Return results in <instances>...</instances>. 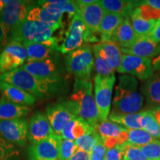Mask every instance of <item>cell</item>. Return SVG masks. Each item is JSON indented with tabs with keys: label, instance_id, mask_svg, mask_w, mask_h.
Here are the masks:
<instances>
[{
	"label": "cell",
	"instance_id": "cell-1",
	"mask_svg": "<svg viewBox=\"0 0 160 160\" xmlns=\"http://www.w3.org/2000/svg\"><path fill=\"white\" fill-rule=\"evenodd\" d=\"M0 80L14 85L39 99L51 97L63 86V77L40 78L32 75L21 68L0 74Z\"/></svg>",
	"mask_w": 160,
	"mask_h": 160
},
{
	"label": "cell",
	"instance_id": "cell-2",
	"mask_svg": "<svg viewBox=\"0 0 160 160\" xmlns=\"http://www.w3.org/2000/svg\"><path fill=\"white\" fill-rule=\"evenodd\" d=\"M61 27L58 25H49L40 22L25 19L12 30L8 43L11 42H31L43 43L54 48L57 51L59 40L53 37V32Z\"/></svg>",
	"mask_w": 160,
	"mask_h": 160
},
{
	"label": "cell",
	"instance_id": "cell-3",
	"mask_svg": "<svg viewBox=\"0 0 160 160\" xmlns=\"http://www.w3.org/2000/svg\"><path fill=\"white\" fill-rule=\"evenodd\" d=\"M144 97L138 91V82L128 74L120 75L115 88L112 111L121 113H139L143 106Z\"/></svg>",
	"mask_w": 160,
	"mask_h": 160
},
{
	"label": "cell",
	"instance_id": "cell-4",
	"mask_svg": "<svg viewBox=\"0 0 160 160\" xmlns=\"http://www.w3.org/2000/svg\"><path fill=\"white\" fill-rule=\"evenodd\" d=\"M71 100L79 106V117L92 127H97L100 121L91 80L75 79Z\"/></svg>",
	"mask_w": 160,
	"mask_h": 160
},
{
	"label": "cell",
	"instance_id": "cell-5",
	"mask_svg": "<svg viewBox=\"0 0 160 160\" xmlns=\"http://www.w3.org/2000/svg\"><path fill=\"white\" fill-rule=\"evenodd\" d=\"M94 61L91 48L87 45H82L66 56V69L75 76V79L91 80Z\"/></svg>",
	"mask_w": 160,
	"mask_h": 160
},
{
	"label": "cell",
	"instance_id": "cell-6",
	"mask_svg": "<svg viewBox=\"0 0 160 160\" xmlns=\"http://www.w3.org/2000/svg\"><path fill=\"white\" fill-rule=\"evenodd\" d=\"M46 116L53 134L61 136L65 126L72 119L79 117V106L72 100L52 104L46 109Z\"/></svg>",
	"mask_w": 160,
	"mask_h": 160
},
{
	"label": "cell",
	"instance_id": "cell-7",
	"mask_svg": "<svg viewBox=\"0 0 160 160\" xmlns=\"http://www.w3.org/2000/svg\"><path fill=\"white\" fill-rule=\"evenodd\" d=\"M115 82V74L108 77L97 74L94 78V97L99 111L100 122L108 119L111 112L112 93Z\"/></svg>",
	"mask_w": 160,
	"mask_h": 160
},
{
	"label": "cell",
	"instance_id": "cell-8",
	"mask_svg": "<svg viewBox=\"0 0 160 160\" xmlns=\"http://www.w3.org/2000/svg\"><path fill=\"white\" fill-rule=\"evenodd\" d=\"M31 8L28 2L5 0V7L0 12V20L3 31L8 39L12 30L27 19Z\"/></svg>",
	"mask_w": 160,
	"mask_h": 160
},
{
	"label": "cell",
	"instance_id": "cell-9",
	"mask_svg": "<svg viewBox=\"0 0 160 160\" xmlns=\"http://www.w3.org/2000/svg\"><path fill=\"white\" fill-rule=\"evenodd\" d=\"M28 59V53L22 43L11 42L0 53V74L22 67Z\"/></svg>",
	"mask_w": 160,
	"mask_h": 160
},
{
	"label": "cell",
	"instance_id": "cell-10",
	"mask_svg": "<svg viewBox=\"0 0 160 160\" xmlns=\"http://www.w3.org/2000/svg\"><path fill=\"white\" fill-rule=\"evenodd\" d=\"M87 28L79 16L75 15L72 18L70 25L65 32L62 42L57 47V51L62 53L70 52L79 48L85 42V37Z\"/></svg>",
	"mask_w": 160,
	"mask_h": 160
},
{
	"label": "cell",
	"instance_id": "cell-11",
	"mask_svg": "<svg viewBox=\"0 0 160 160\" xmlns=\"http://www.w3.org/2000/svg\"><path fill=\"white\" fill-rule=\"evenodd\" d=\"M20 68L40 78L62 77L65 73L62 64L56 55L40 61L25 62Z\"/></svg>",
	"mask_w": 160,
	"mask_h": 160
},
{
	"label": "cell",
	"instance_id": "cell-12",
	"mask_svg": "<svg viewBox=\"0 0 160 160\" xmlns=\"http://www.w3.org/2000/svg\"><path fill=\"white\" fill-rule=\"evenodd\" d=\"M153 71L151 59L123 53L120 73H128L141 80H148L153 77Z\"/></svg>",
	"mask_w": 160,
	"mask_h": 160
},
{
	"label": "cell",
	"instance_id": "cell-13",
	"mask_svg": "<svg viewBox=\"0 0 160 160\" xmlns=\"http://www.w3.org/2000/svg\"><path fill=\"white\" fill-rule=\"evenodd\" d=\"M95 128L107 150L125 144L128 140V130L109 119L99 122Z\"/></svg>",
	"mask_w": 160,
	"mask_h": 160
},
{
	"label": "cell",
	"instance_id": "cell-14",
	"mask_svg": "<svg viewBox=\"0 0 160 160\" xmlns=\"http://www.w3.org/2000/svg\"><path fill=\"white\" fill-rule=\"evenodd\" d=\"M28 122L24 119L0 120V136L13 145L22 147L27 142Z\"/></svg>",
	"mask_w": 160,
	"mask_h": 160
},
{
	"label": "cell",
	"instance_id": "cell-15",
	"mask_svg": "<svg viewBox=\"0 0 160 160\" xmlns=\"http://www.w3.org/2000/svg\"><path fill=\"white\" fill-rule=\"evenodd\" d=\"M61 136L53 134L28 149V160H59V146Z\"/></svg>",
	"mask_w": 160,
	"mask_h": 160
},
{
	"label": "cell",
	"instance_id": "cell-16",
	"mask_svg": "<svg viewBox=\"0 0 160 160\" xmlns=\"http://www.w3.org/2000/svg\"><path fill=\"white\" fill-rule=\"evenodd\" d=\"M53 134V129L46 114L42 112H37L31 118L28 122L27 136L31 144L43 141Z\"/></svg>",
	"mask_w": 160,
	"mask_h": 160
},
{
	"label": "cell",
	"instance_id": "cell-17",
	"mask_svg": "<svg viewBox=\"0 0 160 160\" xmlns=\"http://www.w3.org/2000/svg\"><path fill=\"white\" fill-rule=\"evenodd\" d=\"M104 14L105 11L100 5L99 0L88 5H81L78 4L77 15L82 20L88 33H95L96 32H99Z\"/></svg>",
	"mask_w": 160,
	"mask_h": 160
},
{
	"label": "cell",
	"instance_id": "cell-18",
	"mask_svg": "<svg viewBox=\"0 0 160 160\" xmlns=\"http://www.w3.org/2000/svg\"><path fill=\"white\" fill-rule=\"evenodd\" d=\"M124 54L137 56L146 59H154L160 54V44L150 36L139 37L134 43L128 48H121Z\"/></svg>",
	"mask_w": 160,
	"mask_h": 160
},
{
	"label": "cell",
	"instance_id": "cell-19",
	"mask_svg": "<svg viewBox=\"0 0 160 160\" xmlns=\"http://www.w3.org/2000/svg\"><path fill=\"white\" fill-rule=\"evenodd\" d=\"M94 56H99L113 66L117 72L120 71L122 61L121 48L114 42H101L92 48Z\"/></svg>",
	"mask_w": 160,
	"mask_h": 160
},
{
	"label": "cell",
	"instance_id": "cell-20",
	"mask_svg": "<svg viewBox=\"0 0 160 160\" xmlns=\"http://www.w3.org/2000/svg\"><path fill=\"white\" fill-rule=\"evenodd\" d=\"M0 92L2 97H5L9 101L28 107L34 105L37 100V98L31 93L2 80H0Z\"/></svg>",
	"mask_w": 160,
	"mask_h": 160
},
{
	"label": "cell",
	"instance_id": "cell-21",
	"mask_svg": "<svg viewBox=\"0 0 160 160\" xmlns=\"http://www.w3.org/2000/svg\"><path fill=\"white\" fill-rule=\"evenodd\" d=\"M138 37L132 26L130 17H128L117 28L111 42H114L121 48H128L135 42Z\"/></svg>",
	"mask_w": 160,
	"mask_h": 160
},
{
	"label": "cell",
	"instance_id": "cell-22",
	"mask_svg": "<svg viewBox=\"0 0 160 160\" xmlns=\"http://www.w3.org/2000/svg\"><path fill=\"white\" fill-rule=\"evenodd\" d=\"M125 18L119 13L105 12L99 30L102 42L112 41L115 32L119 25L123 22Z\"/></svg>",
	"mask_w": 160,
	"mask_h": 160
},
{
	"label": "cell",
	"instance_id": "cell-23",
	"mask_svg": "<svg viewBox=\"0 0 160 160\" xmlns=\"http://www.w3.org/2000/svg\"><path fill=\"white\" fill-rule=\"evenodd\" d=\"M95 128L92 127L83 118L78 117L72 119L65 126L62 132L61 137L64 139L76 141L82 136L94 131Z\"/></svg>",
	"mask_w": 160,
	"mask_h": 160
},
{
	"label": "cell",
	"instance_id": "cell-24",
	"mask_svg": "<svg viewBox=\"0 0 160 160\" xmlns=\"http://www.w3.org/2000/svg\"><path fill=\"white\" fill-rule=\"evenodd\" d=\"M63 13H58L51 9L42 7H32L30 10L27 19L30 21H37L49 25H62Z\"/></svg>",
	"mask_w": 160,
	"mask_h": 160
},
{
	"label": "cell",
	"instance_id": "cell-25",
	"mask_svg": "<svg viewBox=\"0 0 160 160\" xmlns=\"http://www.w3.org/2000/svg\"><path fill=\"white\" fill-rule=\"evenodd\" d=\"M141 1H125V0H101L99 1L105 12L119 13L124 17H130Z\"/></svg>",
	"mask_w": 160,
	"mask_h": 160
},
{
	"label": "cell",
	"instance_id": "cell-26",
	"mask_svg": "<svg viewBox=\"0 0 160 160\" xmlns=\"http://www.w3.org/2000/svg\"><path fill=\"white\" fill-rule=\"evenodd\" d=\"M142 128L155 139H160V107L142 111Z\"/></svg>",
	"mask_w": 160,
	"mask_h": 160
},
{
	"label": "cell",
	"instance_id": "cell-27",
	"mask_svg": "<svg viewBox=\"0 0 160 160\" xmlns=\"http://www.w3.org/2000/svg\"><path fill=\"white\" fill-rule=\"evenodd\" d=\"M22 45L25 48L28 53V59L26 62L43 60L55 55L56 50L54 48L43 43L23 42Z\"/></svg>",
	"mask_w": 160,
	"mask_h": 160
},
{
	"label": "cell",
	"instance_id": "cell-28",
	"mask_svg": "<svg viewBox=\"0 0 160 160\" xmlns=\"http://www.w3.org/2000/svg\"><path fill=\"white\" fill-rule=\"evenodd\" d=\"M29 112L28 106L18 105L3 97L0 99V120L21 119L28 114Z\"/></svg>",
	"mask_w": 160,
	"mask_h": 160
},
{
	"label": "cell",
	"instance_id": "cell-29",
	"mask_svg": "<svg viewBox=\"0 0 160 160\" xmlns=\"http://www.w3.org/2000/svg\"><path fill=\"white\" fill-rule=\"evenodd\" d=\"M142 112L135 113H121L112 111L110 113L108 119L128 130H136L142 129Z\"/></svg>",
	"mask_w": 160,
	"mask_h": 160
},
{
	"label": "cell",
	"instance_id": "cell-30",
	"mask_svg": "<svg viewBox=\"0 0 160 160\" xmlns=\"http://www.w3.org/2000/svg\"><path fill=\"white\" fill-rule=\"evenodd\" d=\"M147 102L152 108L160 107V76L153 75L141 88Z\"/></svg>",
	"mask_w": 160,
	"mask_h": 160
},
{
	"label": "cell",
	"instance_id": "cell-31",
	"mask_svg": "<svg viewBox=\"0 0 160 160\" xmlns=\"http://www.w3.org/2000/svg\"><path fill=\"white\" fill-rule=\"evenodd\" d=\"M132 26L138 37L149 36L154 28L157 21L155 20H148L142 18L134 12H132L130 16Z\"/></svg>",
	"mask_w": 160,
	"mask_h": 160
},
{
	"label": "cell",
	"instance_id": "cell-32",
	"mask_svg": "<svg viewBox=\"0 0 160 160\" xmlns=\"http://www.w3.org/2000/svg\"><path fill=\"white\" fill-rule=\"evenodd\" d=\"M102 140L99 133H97V130L90 132L82 136L79 139L75 141L77 145V149L82 150V151L91 153L92 150L96 147V145Z\"/></svg>",
	"mask_w": 160,
	"mask_h": 160
},
{
	"label": "cell",
	"instance_id": "cell-33",
	"mask_svg": "<svg viewBox=\"0 0 160 160\" xmlns=\"http://www.w3.org/2000/svg\"><path fill=\"white\" fill-rule=\"evenodd\" d=\"M154 140V138L143 129L128 130V142L129 143L134 145L138 147H142L144 145L152 142Z\"/></svg>",
	"mask_w": 160,
	"mask_h": 160
},
{
	"label": "cell",
	"instance_id": "cell-34",
	"mask_svg": "<svg viewBox=\"0 0 160 160\" xmlns=\"http://www.w3.org/2000/svg\"><path fill=\"white\" fill-rule=\"evenodd\" d=\"M75 141L64 139L61 137L59 146V160H68L77 151Z\"/></svg>",
	"mask_w": 160,
	"mask_h": 160
},
{
	"label": "cell",
	"instance_id": "cell-35",
	"mask_svg": "<svg viewBox=\"0 0 160 160\" xmlns=\"http://www.w3.org/2000/svg\"><path fill=\"white\" fill-rule=\"evenodd\" d=\"M123 153V160H148L138 146L129 143L128 142L121 145Z\"/></svg>",
	"mask_w": 160,
	"mask_h": 160
},
{
	"label": "cell",
	"instance_id": "cell-36",
	"mask_svg": "<svg viewBox=\"0 0 160 160\" xmlns=\"http://www.w3.org/2000/svg\"><path fill=\"white\" fill-rule=\"evenodd\" d=\"M19 150L13 144L0 136V160H11L19 156Z\"/></svg>",
	"mask_w": 160,
	"mask_h": 160
},
{
	"label": "cell",
	"instance_id": "cell-37",
	"mask_svg": "<svg viewBox=\"0 0 160 160\" xmlns=\"http://www.w3.org/2000/svg\"><path fill=\"white\" fill-rule=\"evenodd\" d=\"M139 148L148 160L160 159V139H156L152 142Z\"/></svg>",
	"mask_w": 160,
	"mask_h": 160
},
{
	"label": "cell",
	"instance_id": "cell-38",
	"mask_svg": "<svg viewBox=\"0 0 160 160\" xmlns=\"http://www.w3.org/2000/svg\"><path fill=\"white\" fill-rule=\"evenodd\" d=\"M94 68L97 75L102 76V77H108V76L114 74L116 70L108 62L99 56H94Z\"/></svg>",
	"mask_w": 160,
	"mask_h": 160
},
{
	"label": "cell",
	"instance_id": "cell-39",
	"mask_svg": "<svg viewBox=\"0 0 160 160\" xmlns=\"http://www.w3.org/2000/svg\"><path fill=\"white\" fill-rule=\"evenodd\" d=\"M106 152L107 148L104 145L102 140H101L90 153L89 160H105Z\"/></svg>",
	"mask_w": 160,
	"mask_h": 160
},
{
	"label": "cell",
	"instance_id": "cell-40",
	"mask_svg": "<svg viewBox=\"0 0 160 160\" xmlns=\"http://www.w3.org/2000/svg\"><path fill=\"white\" fill-rule=\"evenodd\" d=\"M123 153L121 145L108 149L105 160H123Z\"/></svg>",
	"mask_w": 160,
	"mask_h": 160
},
{
	"label": "cell",
	"instance_id": "cell-41",
	"mask_svg": "<svg viewBox=\"0 0 160 160\" xmlns=\"http://www.w3.org/2000/svg\"><path fill=\"white\" fill-rule=\"evenodd\" d=\"M89 158L90 153L77 149L74 154L68 160H89Z\"/></svg>",
	"mask_w": 160,
	"mask_h": 160
},
{
	"label": "cell",
	"instance_id": "cell-42",
	"mask_svg": "<svg viewBox=\"0 0 160 160\" xmlns=\"http://www.w3.org/2000/svg\"><path fill=\"white\" fill-rule=\"evenodd\" d=\"M149 36L157 42L160 43V20L156 22L154 28Z\"/></svg>",
	"mask_w": 160,
	"mask_h": 160
},
{
	"label": "cell",
	"instance_id": "cell-43",
	"mask_svg": "<svg viewBox=\"0 0 160 160\" xmlns=\"http://www.w3.org/2000/svg\"><path fill=\"white\" fill-rule=\"evenodd\" d=\"M8 44V38L5 35V32L3 31L2 26L1 20H0V52L3 51L5 46Z\"/></svg>",
	"mask_w": 160,
	"mask_h": 160
},
{
	"label": "cell",
	"instance_id": "cell-44",
	"mask_svg": "<svg viewBox=\"0 0 160 160\" xmlns=\"http://www.w3.org/2000/svg\"><path fill=\"white\" fill-rule=\"evenodd\" d=\"M143 2L153 8L160 11V0H147V1Z\"/></svg>",
	"mask_w": 160,
	"mask_h": 160
},
{
	"label": "cell",
	"instance_id": "cell-45",
	"mask_svg": "<svg viewBox=\"0 0 160 160\" xmlns=\"http://www.w3.org/2000/svg\"><path fill=\"white\" fill-rule=\"evenodd\" d=\"M152 63H153V70H156V71H159L160 70V54L154 58V59L152 61Z\"/></svg>",
	"mask_w": 160,
	"mask_h": 160
},
{
	"label": "cell",
	"instance_id": "cell-46",
	"mask_svg": "<svg viewBox=\"0 0 160 160\" xmlns=\"http://www.w3.org/2000/svg\"><path fill=\"white\" fill-rule=\"evenodd\" d=\"M5 7V0H0V12L2 11Z\"/></svg>",
	"mask_w": 160,
	"mask_h": 160
},
{
	"label": "cell",
	"instance_id": "cell-47",
	"mask_svg": "<svg viewBox=\"0 0 160 160\" xmlns=\"http://www.w3.org/2000/svg\"><path fill=\"white\" fill-rule=\"evenodd\" d=\"M157 160H160V159H157Z\"/></svg>",
	"mask_w": 160,
	"mask_h": 160
},
{
	"label": "cell",
	"instance_id": "cell-48",
	"mask_svg": "<svg viewBox=\"0 0 160 160\" xmlns=\"http://www.w3.org/2000/svg\"><path fill=\"white\" fill-rule=\"evenodd\" d=\"M0 53H1V52H0Z\"/></svg>",
	"mask_w": 160,
	"mask_h": 160
}]
</instances>
